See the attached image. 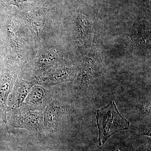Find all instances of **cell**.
<instances>
[{
  "label": "cell",
  "mask_w": 151,
  "mask_h": 151,
  "mask_svg": "<svg viewBox=\"0 0 151 151\" xmlns=\"http://www.w3.org/2000/svg\"><path fill=\"white\" fill-rule=\"evenodd\" d=\"M96 119L100 146L116 132L128 129L130 127L129 122L121 116L114 102L97 110Z\"/></svg>",
  "instance_id": "1"
},
{
  "label": "cell",
  "mask_w": 151,
  "mask_h": 151,
  "mask_svg": "<svg viewBox=\"0 0 151 151\" xmlns=\"http://www.w3.org/2000/svg\"><path fill=\"white\" fill-rule=\"evenodd\" d=\"M7 32L8 37L9 40L13 48L17 54V55H20V52L19 42V37L16 27L13 21L12 18L9 17L7 24Z\"/></svg>",
  "instance_id": "2"
},
{
  "label": "cell",
  "mask_w": 151,
  "mask_h": 151,
  "mask_svg": "<svg viewBox=\"0 0 151 151\" xmlns=\"http://www.w3.org/2000/svg\"><path fill=\"white\" fill-rule=\"evenodd\" d=\"M12 86V78L6 73L3 75L0 83V104L4 111L7 98Z\"/></svg>",
  "instance_id": "3"
},
{
  "label": "cell",
  "mask_w": 151,
  "mask_h": 151,
  "mask_svg": "<svg viewBox=\"0 0 151 151\" xmlns=\"http://www.w3.org/2000/svg\"><path fill=\"white\" fill-rule=\"evenodd\" d=\"M89 25L87 19L84 16H78L76 21V27L79 42L83 43L86 41L89 32Z\"/></svg>",
  "instance_id": "4"
},
{
  "label": "cell",
  "mask_w": 151,
  "mask_h": 151,
  "mask_svg": "<svg viewBox=\"0 0 151 151\" xmlns=\"http://www.w3.org/2000/svg\"><path fill=\"white\" fill-rule=\"evenodd\" d=\"M27 20L34 35L36 37L39 38L40 34L43 30L46 23L45 17L32 15L28 17Z\"/></svg>",
  "instance_id": "5"
},
{
  "label": "cell",
  "mask_w": 151,
  "mask_h": 151,
  "mask_svg": "<svg viewBox=\"0 0 151 151\" xmlns=\"http://www.w3.org/2000/svg\"><path fill=\"white\" fill-rule=\"evenodd\" d=\"M40 113L31 112L21 117L19 122L22 126L31 128H37L40 121Z\"/></svg>",
  "instance_id": "6"
},
{
  "label": "cell",
  "mask_w": 151,
  "mask_h": 151,
  "mask_svg": "<svg viewBox=\"0 0 151 151\" xmlns=\"http://www.w3.org/2000/svg\"><path fill=\"white\" fill-rule=\"evenodd\" d=\"M45 96V90L40 86L33 88L27 98L28 103L32 105H38L43 100Z\"/></svg>",
  "instance_id": "7"
},
{
  "label": "cell",
  "mask_w": 151,
  "mask_h": 151,
  "mask_svg": "<svg viewBox=\"0 0 151 151\" xmlns=\"http://www.w3.org/2000/svg\"><path fill=\"white\" fill-rule=\"evenodd\" d=\"M32 87V84L29 82L22 81L20 84L18 89V95L17 97V104L19 105L24 101L25 98L27 97Z\"/></svg>",
  "instance_id": "8"
},
{
  "label": "cell",
  "mask_w": 151,
  "mask_h": 151,
  "mask_svg": "<svg viewBox=\"0 0 151 151\" xmlns=\"http://www.w3.org/2000/svg\"><path fill=\"white\" fill-rule=\"evenodd\" d=\"M58 55L55 52L46 53L42 57H40L38 60V63L41 67L47 66L50 63H52L56 59Z\"/></svg>",
  "instance_id": "9"
},
{
  "label": "cell",
  "mask_w": 151,
  "mask_h": 151,
  "mask_svg": "<svg viewBox=\"0 0 151 151\" xmlns=\"http://www.w3.org/2000/svg\"><path fill=\"white\" fill-rule=\"evenodd\" d=\"M66 72H61V71L55 72L45 77H42V81L46 83H55L58 82L62 79V77H64L66 75Z\"/></svg>",
  "instance_id": "10"
},
{
  "label": "cell",
  "mask_w": 151,
  "mask_h": 151,
  "mask_svg": "<svg viewBox=\"0 0 151 151\" xmlns=\"http://www.w3.org/2000/svg\"><path fill=\"white\" fill-rule=\"evenodd\" d=\"M0 57H1V56H0Z\"/></svg>",
  "instance_id": "11"
}]
</instances>
